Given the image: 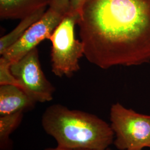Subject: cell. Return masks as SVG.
Returning <instances> with one entry per match:
<instances>
[{"instance_id":"7a4b0ae2","label":"cell","mask_w":150,"mask_h":150,"mask_svg":"<svg viewBox=\"0 0 150 150\" xmlns=\"http://www.w3.org/2000/svg\"><path fill=\"white\" fill-rule=\"evenodd\" d=\"M41 124L57 146L70 149L103 150L115 139L111 125L96 115L54 104L43 112Z\"/></svg>"},{"instance_id":"4fadbf2b","label":"cell","mask_w":150,"mask_h":150,"mask_svg":"<svg viewBox=\"0 0 150 150\" xmlns=\"http://www.w3.org/2000/svg\"><path fill=\"white\" fill-rule=\"evenodd\" d=\"M70 0H51L49 7L59 13L66 15L68 11Z\"/></svg>"},{"instance_id":"5b68a950","label":"cell","mask_w":150,"mask_h":150,"mask_svg":"<svg viewBox=\"0 0 150 150\" xmlns=\"http://www.w3.org/2000/svg\"><path fill=\"white\" fill-rule=\"evenodd\" d=\"M10 70L22 89L35 102H49L53 100L55 88L41 69L37 47L12 62Z\"/></svg>"},{"instance_id":"6da1fadb","label":"cell","mask_w":150,"mask_h":150,"mask_svg":"<svg viewBox=\"0 0 150 150\" xmlns=\"http://www.w3.org/2000/svg\"><path fill=\"white\" fill-rule=\"evenodd\" d=\"M77 25L85 56L106 70L150 62V0H87Z\"/></svg>"},{"instance_id":"8fae6325","label":"cell","mask_w":150,"mask_h":150,"mask_svg":"<svg viewBox=\"0 0 150 150\" xmlns=\"http://www.w3.org/2000/svg\"><path fill=\"white\" fill-rule=\"evenodd\" d=\"M11 64L10 61L1 57L0 59V85H11L21 88L18 81L11 73Z\"/></svg>"},{"instance_id":"8992f818","label":"cell","mask_w":150,"mask_h":150,"mask_svg":"<svg viewBox=\"0 0 150 150\" xmlns=\"http://www.w3.org/2000/svg\"><path fill=\"white\" fill-rule=\"evenodd\" d=\"M64 16L49 7L41 18L29 27L22 38L8 48L2 57L11 64L20 59L32 49L37 47L41 41L49 40Z\"/></svg>"},{"instance_id":"5bb4252c","label":"cell","mask_w":150,"mask_h":150,"mask_svg":"<svg viewBox=\"0 0 150 150\" xmlns=\"http://www.w3.org/2000/svg\"><path fill=\"white\" fill-rule=\"evenodd\" d=\"M44 150H83V149H64V148H61L57 146L56 147H50V148H47ZM112 150L110 149V148H107L105 150Z\"/></svg>"},{"instance_id":"277c9868","label":"cell","mask_w":150,"mask_h":150,"mask_svg":"<svg viewBox=\"0 0 150 150\" xmlns=\"http://www.w3.org/2000/svg\"><path fill=\"white\" fill-rule=\"evenodd\" d=\"M113 144L119 150H142L150 148V116L124 107L117 102L110 108Z\"/></svg>"},{"instance_id":"ba28073f","label":"cell","mask_w":150,"mask_h":150,"mask_svg":"<svg viewBox=\"0 0 150 150\" xmlns=\"http://www.w3.org/2000/svg\"><path fill=\"white\" fill-rule=\"evenodd\" d=\"M51 0H0L1 20L23 19L46 10Z\"/></svg>"},{"instance_id":"9c48e42d","label":"cell","mask_w":150,"mask_h":150,"mask_svg":"<svg viewBox=\"0 0 150 150\" xmlns=\"http://www.w3.org/2000/svg\"><path fill=\"white\" fill-rule=\"evenodd\" d=\"M46 10L38 12L21 20V22L12 31L0 38V54L3 55L7 50L18 41L29 27L43 16Z\"/></svg>"},{"instance_id":"30bf717a","label":"cell","mask_w":150,"mask_h":150,"mask_svg":"<svg viewBox=\"0 0 150 150\" xmlns=\"http://www.w3.org/2000/svg\"><path fill=\"white\" fill-rule=\"evenodd\" d=\"M23 116V111L0 116L1 150H7L10 147V144L11 143L10 136L20 125Z\"/></svg>"},{"instance_id":"52a82bcc","label":"cell","mask_w":150,"mask_h":150,"mask_svg":"<svg viewBox=\"0 0 150 150\" xmlns=\"http://www.w3.org/2000/svg\"><path fill=\"white\" fill-rule=\"evenodd\" d=\"M36 103L18 86L0 85V116L30 110Z\"/></svg>"},{"instance_id":"3957f363","label":"cell","mask_w":150,"mask_h":150,"mask_svg":"<svg viewBox=\"0 0 150 150\" xmlns=\"http://www.w3.org/2000/svg\"><path fill=\"white\" fill-rule=\"evenodd\" d=\"M79 18L66 13L49 39L52 42V71L59 77H70L80 69L79 60L85 56V46L75 38V25Z\"/></svg>"},{"instance_id":"7c38bea8","label":"cell","mask_w":150,"mask_h":150,"mask_svg":"<svg viewBox=\"0 0 150 150\" xmlns=\"http://www.w3.org/2000/svg\"><path fill=\"white\" fill-rule=\"evenodd\" d=\"M87 0H70L67 13L80 17L81 14Z\"/></svg>"}]
</instances>
